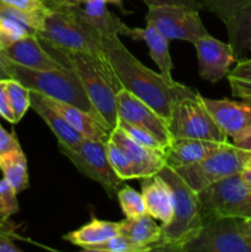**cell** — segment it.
<instances>
[{
	"label": "cell",
	"instance_id": "19",
	"mask_svg": "<svg viewBox=\"0 0 251 252\" xmlns=\"http://www.w3.org/2000/svg\"><path fill=\"white\" fill-rule=\"evenodd\" d=\"M110 138L122 145L129 153L139 172V179L157 175L166 165L164 152L138 144L117 126L111 130Z\"/></svg>",
	"mask_w": 251,
	"mask_h": 252
},
{
	"label": "cell",
	"instance_id": "17",
	"mask_svg": "<svg viewBox=\"0 0 251 252\" xmlns=\"http://www.w3.org/2000/svg\"><path fill=\"white\" fill-rule=\"evenodd\" d=\"M81 7L83 16L94 29L102 36L106 34H123L126 37L142 41L143 29H132L123 24L115 14L107 9L106 0H86Z\"/></svg>",
	"mask_w": 251,
	"mask_h": 252
},
{
	"label": "cell",
	"instance_id": "18",
	"mask_svg": "<svg viewBox=\"0 0 251 252\" xmlns=\"http://www.w3.org/2000/svg\"><path fill=\"white\" fill-rule=\"evenodd\" d=\"M30 98H31V108L51 128L53 134L58 139V144H63L66 145V147L74 148L85 139L78 130L74 129L66 122V120L61 115L59 111H57L56 108L52 107L47 102L46 97L42 94L31 90Z\"/></svg>",
	"mask_w": 251,
	"mask_h": 252
},
{
	"label": "cell",
	"instance_id": "9",
	"mask_svg": "<svg viewBox=\"0 0 251 252\" xmlns=\"http://www.w3.org/2000/svg\"><path fill=\"white\" fill-rule=\"evenodd\" d=\"M181 252H251V235L244 226V219L218 217L204 221L198 235Z\"/></svg>",
	"mask_w": 251,
	"mask_h": 252
},
{
	"label": "cell",
	"instance_id": "47",
	"mask_svg": "<svg viewBox=\"0 0 251 252\" xmlns=\"http://www.w3.org/2000/svg\"><path fill=\"white\" fill-rule=\"evenodd\" d=\"M106 1L107 2H112V4H115V5H117L118 7H120L121 10H122L123 12L126 11L125 9H123V0H106Z\"/></svg>",
	"mask_w": 251,
	"mask_h": 252
},
{
	"label": "cell",
	"instance_id": "13",
	"mask_svg": "<svg viewBox=\"0 0 251 252\" xmlns=\"http://www.w3.org/2000/svg\"><path fill=\"white\" fill-rule=\"evenodd\" d=\"M193 46L197 51L199 75L211 83H217L228 75L231 65L236 62L230 44L224 43L211 34L197 39Z\"/></svg>",
	"mask_w": 251,
	"mask_h": 252
},
{
	"label": "cell",
	"instance_id": "2",
	"mask_svg": "<svg viewBox=\"0 0 251 252\" xmlns=\"http://www.w3.org/2000/svg\"><path fill=\"white\" fill-rule=\"evenodd\" d=\"M47 6L43 27L37 33L42 43L89 54L115 73L103 46L102 34L84 19L81 5L58 4L47 0Z\"/></svg>",
	"mask_w": 251,
	"mask_h": 252
},
{
	"label": "cell",
	"instance_id": "10",
	"mask_svg": "<svg viewBox=\"0 0 251 252\" xmlns=\"http://www.w3.org/2000/svg\"><path fill=\"white\" fill-rule=\"evenodd\" d=\"M58 148L84 176L100 184L110 197L117 196L125 181L111 166L106 142L84 139L74 148L63 144H58Z\"/></svg>",
	"mask_w": 251,
	"mask_h": 252
},
{
	"label": "cell",
	"instance_id": "16",
	"mask_svg": "<svg viewBox=\"0 0 251 252\" xmlns=\"http://www.w3.org/2000/svg\"><path fill=\"white\" fill-rule=\"evenodd\" d=\"M225 143L193 139V138H176L172 139L165 150L166 165L172 169H176L185 165L194 164L218 152Z\"/></svg>",
	"mask_w": 251,
	"mask_h": 252
},
{
	"label": "cell",
	"instance_id": "27",
	"mask_svg": "<svg viewBox=\"0 0 251 252\" xmlns=\"http://www.w3.org/2000/svg\"><path fill=\"white\" fill-rule=\"evenodd\" d=\"M106 149H107V157L111 166L123 181L139 179V172L132 157L122 145L108 138L106 142Z\"/></svg>",
	"mask_w": 251,
	"mask_h": 252
},
{
	"label": "cell",
	"instance_id": "11",
	"mask_svg": "<svg viewBox=\"0 0 251 252\" xmlns=\"http://www.w3.org/2000/svg\"><path fill=\"white\" fill-rule=\"evenodd\" d=\"M145 22L152 24L169 41L182 39L193 44L209 34L199 17V10L184 5L148 6Z\"/></svg>",
	"mask_w": 251,
	"mask_h": 252
},
{
	"label": "cell",
	"instance_id": "21",
	"mask_svg": "<svg viewBox=\"0 0 251 252\" xmlns=\"http://www.w3.org/2000/svg\"><path fill=\"white\" fill-rule=\"evenodd\" d=\"M44 97H46L47 102L52 107L56 108L57 111H59L61 115L66 120V122L74 129L78 130L85 139L96 140V142H107L111 132L90 113L76 107V106L56 101L53 98L47 97V96H44Z\"/></svg>",
	"mask_w": 251,
	"mask_h": 252
},
{
	"label": "cell",
	"instance_id": "38",
	"mask_svg": "<svg viewBox=\"0 0 251 252\" xmlns=\"http://www.w3.org/2000/svg\"><path fill=\"white\" fill-rule=\"evenodd\" d=\"M21 148L19 139L14 132L9 133L0 123V157L7 154L9 152Z\"/></svg>",
	"mask_w": 251,
	"mask_h": 252
},
{
	"label": "cell",
	"instance_id": "43",
	"mask_svg": "<svg viewBox=\"0 0 251 252\" xmlns=\"http://www.w3.org/2000/svg\"><path fill=\"white\" fill-rule=\"evenodd\" d=\"M2 79H11L9 68H7V59L4 57L1 48H0V80Z\"/></svg>",
	"mask_w": 251,
	"mask_h": 252
},
{
	"label": "cell",
	"instance_id": "41",
	"mask_svg": "<svg viewBox=\"0 0 251 252\" xmlns=\"http://www.w3.org/2000/svg\"><path fill=\"white\" fill-rule=\"evenodd\" d=\"M0 252H22V250L15 245L12 236L0 231Z\"/></svg>",
	"mask_w": 251,
	"mask_h": 252
},
{
	"label": "cell",
	"instance_id": "3",
	"mask_svg": "<svg viewBox=\"0 0 251 252\" xmlns=\"http://www.w3.org/2000/svg\"><path fill=\"white\" fill-rule=\"evenodd\" d=\"M157 175L171 189L172 216L169 223L161 225V238L153 251L181 252L182 248L193 240L204 225L198 193L167 165Z\"/></svg>",
	"mask_w": 251,
	"mask_h": 252
},
{
	"label": "cell",
	"instance_id": "22",
	"mask_svg": "<svg viewBox=\"0 0 251 252\" xmlns=\"http://www.w3.org/2000/svg\"><path fill=\"white\" fill-rule=\"evenodd\" d=\"M120 234L149 252L160 241L161 226L157 225L155 219L147 213L138 218H126L120 221Z\"/></svg>",
	"mask_w": 251,
	"mask_h": 252
},
{
	"label": "cell",
	"instance_id": "7",
	"mask_svg": "<svg viewBox=\"0 0 251 252\" xmlns=\"http://www.w3.org/2000/svg\"><path fill=\"white\" fill-rule=\"evenodd\" d=\"M198 197L204 221L218 217L251 218V187L240 174L214 182Z\"/></svg>",
	"mask_w": 251,
	"mask_h": 252
},
{
	"label": "cell",
	"instance_id": "5",
	"mask_svg": "<svg viewBox=\"0 0 251 252\" xmlns=\"http://www.w3.org/2000/svg\"><path fill=\"white\" fill-rule=\"evenodd\" d=\"M7 68L11 79L20 81L27 89L37 91L56 101L69 103L86 111L108 129L106 123L91 103L80 78L71 68L65 66L53 70H36L12 63L9 59H7Z\"/></svg>",
	"mask_w": 251,
	"mask_h": 252
},
{
	"label": "cell",
	"instance_id": "30",
	"mask_svg": "<svg viewBox=\"0 0 251 252\" xmlns=\"http://www.w3.org/2000/svg\"><path fill=\"white\" fill-rule=\"evenodd\" d=\"M117 198L126 218L133 219L147 214V208H145L142 192L139 193L132 187L123 185L118 191Z\"/></svg>",
	"mask_w": 251,
	"mask_h": 252
},
{
	"label": "cell",
	"instance_id": "20",
	"mask_svg": "<svg viewBox=\"0 0 251 252\" xmlns=\"http://www.w3.org/2000/svg\"><path fill=\"white\" fill-rule=\"evenodd\" d=\"M140 186L147 213L162 224L169 223L172 216V193L169 185L159 175H153L143 177Z\"/></svg>",
	"mask_w": 251,
	"mask_h": 252
},
{
	"label": "cell",
	"instance_id": "29",
	"mask_svg": "<svg viewBox=\"0 0 251 252\" xmlns=\"http://www.w3.org/2000/svg\"><path fill=\"white\" fill-rule=\"evenodd\" d=\"M7 93H9L12 112H14L15 125H16L26 115L27 110L31 107V98H30L31 90L22 85L20 81L15 80V79H9L7 80Z\"/></svg>",
	"mask_w": 251,
	"mask_h": 252
},
{
	"label": "cell",
	"instance_id": "46",
	"mask_svg": "<svg viewBox=\"0 0 251 252\" xmlns=\"http://www.w3.org/2000/svg\"><path fill=\"white\" fill-rule=\"evenodd\" d=\"M244 226H245L246 231H248L249 235H251V218L244 219Z\"/></svg>",
	"mask_w": 251,
	"mask_h": 252
},
{
	"label": "cell",
	"instance_id": "25",
	"mask_svg": "<svg viewBox=\"0 0 251 252\" xmlns=\"http://www.w3.org/2000/svg\"><path fill=\"white\" fill-rule=\"evenodd\" d=\"M0 170L17 194L30 187L27 160L21 148L0 157Z\"/></svg>",
	"mask_w": 251,
	"mask_h": 252
},
{
	"label": "cell",
	"instance_id": "39",
	"mask_svg": "<svg viewBox=\"0 0 251 252\" xmlns=\"http://www.w3.org/2000/svg\"><path fill=\"white\" fill-rule=\"evenodd\" d=\"M148 6H157V5H184V6L193 7V9L202 10L201 0H143Z\"/></svg>",
	"mask_w": 251,
	"mask_h": 252
},
{
	"label": "cell",
	"instance_id": "44",
	"mask_svg": "<svg viewBox=\"0 0 251 252\" xmlns=\"http://www.w3.org/2000/svg\"><path fill=\"white\" fill-rule=\"evenodd\" d=\"M240 175H241V177L244 179V181H245L246 184L251 187V169L250 167H245V169L240 172Z\"/></svg>",
	"mask_w": 251,
	"mask_h": 252
},
{
	"label": "cell",
	"instance_id": "33",
	"mask_svg": "<svg viewBox=\"0 0 251 252\" xmlns=\"http://www.w3.org/2000/svg\"><path fill=\"white\" fill-rule=\"evenodd\" d=\"M117 127H120L126 134L129 138H132L135 143L143 145V147L150 148V149L160 150V152L165 153V147L145 128L140 127V126L133 125V123L126 122V121L120 120L117 118V123H116Z\"/></svg>",
	"mask_w": 251,
	"mask_h": 252
},
{
	"label": "cell",
	"instance_id": "35",
	"mask_svg": "<svg viewBox=\"0 0 251 252\" xmlns=\"http://www.w3.org/2000/svg\"><path fill=\"white\" fill-rule=\"evenodd\" d=\"M20 206L14 187L2 177L0 180V219H9L19 213Z\"/></svg>",
	"mask_w": 251,
	"mask_h": 252
},
{
	"label": "cell",
	"instance_id": "23",
	"mask_svg": "<svg viewBox=\"0 0 251 252\" xmlns=\"http://www.w3.org/2000/svg\"><path fill=\"white\" fill-rule=\"evenodd\" d=\"M120 234V221H108L93 217L89 223L76 230L70 231L63 236L64 240L85 249L88 246L97 245Z\"/></svg>",
	"mask_w": 251,
	"mask_h": 252
},
{
	"label": "cell",
	"instance_id": "6",
	"mask_svg": "<svg viewBox=\"0 0 251 252\" xmlns=\"http://www.w3.org/2000/svg\"><path fill=\"white\" fill-rule=\"evenodd\" d=\"M251 152L239 149L233 143H225L218 152L194 164L174 169L182 180L193 189L201 192L226 177L234 176L246 167Z\"/></svg>",
	"mask_w": 251,
	"mask_h": 252
},
{
	"label": "cell",
	"instance_id": "34",
	"mask_svg": "<svg viewBox=\"0 0 251 252\" xmlns=\"http://www.w3.org/2000/svg\"><path fill=\"white\" fill-rule=\"evenodd\" d=\"M83 250L90 252H147L144 248L130 241L122 234L112 236L108 240L97 244V245L88 246Z\"/></svg>",
	"mask_w": 251,
	"mask_h": 252
},
{
	"label": "cell",
	"instance_id": "31",
	"mask_svg": "<svg viewBox=\"0 0 251 252\" xmlns=\"http://www.w3.org/2000/svg\"><path fill=\"white\" fill-rule=\"evenodd\" d=\"M31 34H37L33 29L27 25L9 17L0 16V48L5 49L19 39Z\"/></svg>",
	"mask_w": 251,
	"mask_h": 252
},
{
	"label": "cell",
	"instance_id": "1",
	"mask_svg": "<svg viewBox=\"0 0 251 252\" xmlns=\"http://www.w3.org/2000/svg\"><path fill=\"white\" fill-rule=\"evenodd\" d=\"M102 37L106 53L122 88L144 101L164 120L169 121L172 107L177 101L198 93L143 65L126 48L118 34Z\"/></svg>",
	"mask_w": 251,
	"mask_h": 252
},
{
	"label": "cell",
	"instance_id": "14",
	"mask_svg": "<svg viewBox=\"0 0 251 252\" xmlns=\"http://www.w3.org/2000/svg\"><path fill=\"white\" fill-rule=\"evenodd\" d=\"M202 101L228 137H234L245 128L251 127V96L243 97L241 101L213 100L202 96Z\"/></svg>",
	"mask_w": 251,
	"mask_h": 252
},
{
	"label": "cell",
	"instance_id": "8",
	"mask_svg": "<svg viewBox=\"0 0 251 252\" xmlns=\"http://www.w3.org/2000/svg\"><path fill=\"white\" fill-rule=\"evenodd\" d=\"M167 126L172 139L193 138L219 143L228 142V135L212 117L199 93L181 98L175 103Z\"/></svg>",
	"mask_w": 251,
	"mask_h": 252
},
{
	"label": "cell",
	"instance_id": "28",
	"mask_svg": "<svg viewBox=\"0 0 251 252\" xmlns=\"http://www.w3.org/2000/svg\"><path fill=\"white\" fill-rule=\"evenodd\" d=\"M229 84L231 93L235 97H249L251 96V58L238 61L235 68L229 71Z\"/></svg>",
	"mask_w": 251,
	"mask_h": 252
},
{
	"label": "cell",
	"instance_id": "24",
	"mask_svg": "<svg viewBox=\"0 0 251 252\" xmlns=\"http://www.w3.org/2000/svg\"><path fill=\"white\" fill-rule=\"evenodd\" d=\"M225 26L229 44L233 48L236 61H241L251 52V6L241 10L228 20Z\"/></svg>",
	"mask_w": 251,
	"mask_h": 252
},
{
	"label": "cell",
	"instance_id": "15",
	"mask_svg": "<svg viewBox=\"0 0 251 252\" xmlns=\"http://www.w3.org/2000/svg\"><path fill=\"white\" fill-rule=\"evenodd\" d=\"M2 53L5 58L12 63L36 70H53L66 66L44 48L37 34L19 39L2 49Z\"/></svg>",
	"mask_w": 251,
	"mask_h": 252
},
{
	"label": "cell",
	"instance_id": "36",
	"mask_svg": "<svg viewBox=\"0 0 251 252\" xmlns=\"http://www.w3.org/2000/svg\"><path fill=\"white\" fill-rule=\"evenodd\" d=\"M7 80L9 79L0 80V117L15 125L14 112H12L11 103H10L9 93H7Z\"/></svg>",
	"mask_w": 251,
	"mask_h": 252
},
{
	"label": "cell",
	"instance_id": "4",
	"mask_svg": "<svg viewBox=\"0 0 251 252\" xmlns=\"http://www.w3.org/2000/svg\"><path fill=\"white\" fill-rule=\"evenodd\" d=\"M42 44L52 56L78 74L91 103L108 129L112 130L117 123L116 94L123 89L116 73L106 69L97 59L89 54Z\"/></svg>",
	"mask_w": 251,
	"mask_h": 252
},
{
	"label": "cell",
	"instance_id": "37",
	"mask_svg": "<svg viewBox=\"0 0 251 252\" xmlns=\"http://www.w3.org/2000/svg\"><path fill=\"white\" fill-rule=\"evenodd\" d=\"M0 1L30 12H46L48 10L47 0H0Z\"/></svg>",
	"mask_w": 251,
	"mask_h": 252
},
{
	"label": "cell",
	"instance_id": "40",
	"mask_svg": "<svg viewBox=\"0 0 251 252\" xmlns=\"http://www.w3.org/2000/svg\"><path fill=\"white\" fill-rule=\"evenodd\" d=\"M231 138H233V144L236 148L246 150V152H251V127L245 128Z\"/></svg>",
	"mask_w": 251,
	"mask_h": 252
},
{
	"label": "cell",
	"instance_id": "12",
	"mask_svg": "<svg viewBox=\"0 0 251 252\" xmlns=\"http://www.w3.org/2000/svg\"><path fill=\"white\" fill-rule=\"evenodd\" d=\"M116 103H117V118L149 130L166 150L170 143L172 142L166 120H164L144 101L138 98L126 89L117 91Z\"/></svg>",
	"mask_w": 251,
	"mask_h": 252
},
{
	"label": "cell",
	"instance_id": "26",
	"mask_svg": "<svg viewBox=\"0 0 251 252\" xmlns=\"http://www.w3.org/2000/svg\"><path fill=\"white\" fill-rule=\"evenodd\" d=\"M142 41L147 43L149 54L165 78L172 80L171 71L174 69L169 52V39L165 38L152 24H147L142 31Z\"/></svg>",
	"mask_w": 251,
	"mask_h": 252
},
{
	"label": "cell",
	"instance_id": "45",
	"mask_svg": "<svg viewBox=\"0 0 251 252\" xmlns=\"http://www.w3.org/2000/svg\"><path fill=\"white\" fill-rule=\"evenodd\" d=\"M49 1L58 2V4H69V5H83L86 0H49Z\"/></svg>",
	"mask_w": 251,
	"mask_h": 252
},
{
	"label": "cell",
	"instance_id": "32",
	"mask_svg": "<svg viewBox=\"0 0 251 252\" xmlns=\"http://www.w3.org/2000/svg\"><path fill=\"white\" fill-rule=\"evenodd\" d=\"M203 9L216 14L225 24L238 12L251 6V0H201Z\"/></svg>",
	"mask_w": 251,
	"mask_h": 252
},
{
	"label": "cell",
	"instance_id": "48",
	"mask_svg": "<svg viewBox=\"0 0 251 252\" xmlns=\"http://www.w3.org/2000/svg\"><path fill=\"white\" fill-rule=\"evenodd\" d=\"M246 167H250V169H251V158H250V159H249L248 164H246Z\"/></svg>",
	"mask_w": 251,
	"mask_h": 252
},
{
	"label": "cell",
	"instance_id": "42",
	"mask_svg": "<svg viewBox=\"0 0 251 252\" xmlns=\"http://www.w3.org/2000/svg\"><path fill=\"white\" fill-rule=\"evenodd\" d=\"M15 229H16V226H15L14 224H12V221H10L9 219H0V231H1V233L9 234L10 236H12V238L15 239H21V236H19L15 233Z\"/></svg>",
	"mask_w": 251,
	"mask_h": 252
}]
</instances>
